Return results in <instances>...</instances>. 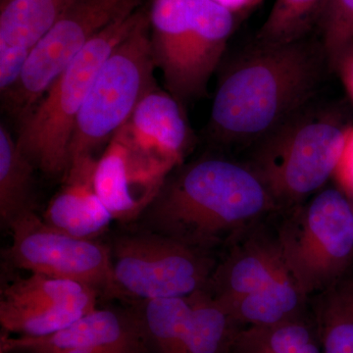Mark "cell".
Segmentation results:
<instances>
[{
    "mask_svg": "<svg viewBox=\"0 0 353 353\" xmlns=\"http://www.w3.org/2000/svg\"><path fill=\"white\" fill-rule=\"evenodd\" d=\"M331 71L314 34L294 43L254 41L219 79L209 134L224 145H253L315 101Z\"/></svg>",
    "mask_w": 353,
    "mask_h": 353,
    "instance_id": "cell-1",
    "label": "cell"
},
{
    "mask_svg": "<svg viewBox=\"0 0 353 353\" xmlns=\"http://www.w3.org/2000/svg\"><path fill=\"white\" fill-rule=\"evenodd\" d=\"M278 209L250 165L204 157L168 176L145 212L152 232L208 252Z\"/></svg>",
    "mask_w": 353,
    "mask_h": 353,
    "instance_id": "cell-2",
    "label": "cell"
},
{
    "mask_svg": "<svg viewBox=\"0 0 353 353\" xmlns=\"http://www.w3.org/2000/svg\"><path fill=\"white\" fill-rule=\"evenodd\" d=\"M350 127L338 111L312 102L253 145L248 164L278 208L289 210L333 178Z\"/></svg>",
    "mask_w": 353,
    "mask_h": 353,
    "instance_id": "cell-3",
    "label": "cell"
},
{
    "mask_svg": "<svg viewBox=\"0 0 353 353\" xmlns=\"http://www.w3.org/2000/svg\"><path fill=\"white\" fill-rule=\"evenodd\" d=\"M146 12L145 7H141L95 37L21 121L17 145L46 175L64 176L77 117L95 77L109 55L131 34Z\"/></svg>",
    "mask_w": 353,
    "mask_h": 353,
    "instance_id": "cell-4",
    "label": "cell"
},
{
    "mask_svg": "<svg viewBox=\"0 0 353 353\" xmlns=\"http://www.w3.org/2000/svg\"><path fill=\"white\" fill-rule=\"evenodd\" d=\"M154 69L148 10L95 77L77 117L69 165L95 158L99 150L108 146L126 125L141 99L157 87Z\"/></svg>",
    "mask_w": 353,
    "mask_h": 353,
    "instance_id": "cell-5",
    "label": "cell"
},
{
    "mask_svg": "<svg viewBox=\"0 0 353 353\" xmlns=\"http://www.w3.org/2000/svg\"><path fill=\"white\" fill-rule=\"evenodd\" d=\"M289 210L276 240L288 272L308 297L341 280L352 263L353 205L331 188Z\"/></svg>",
    "mask_w": 353,
    "mask_h": 353,
    "instance_id": "cell-6",
    "label": "cell"
},
{
    "mask_svg": "<svg viewBox=\"0 0 353 353\" xmlns=\"http://www.w3.org/2000/svg\"><path fill=\"white\" fill-rule=\"evenodd\" d=\"M141 4L143 0H72L32 50L16 82L2 94L7 110L24 119L95 37Z\"/></svg>",
    "mask_w": 353,
    "mask_h": 353,
    "instance_id": "cell-7",
    "label": "cell"
},
{
    "mask_svg": "<svg viewBox=\"0 0 353 353\" xmlns=\"http://www.w3.org/2000/svg\"><path fill=\"white\" fill-rule=\"evenodd\" d=\"M110 250L117 296L138 301L189 296L216 267L208 252L157 232L121 236Z\"/></svg>",
    "mask_w": 353,
    "mask_h": 353,
    "instance_id": "cell-8",
    "label": "cell"
},
{
    "mask_svg": "<svg viewBox=\"0 0 353 353\" xmlns=\"http://www.w3.org/2000/svg\"><path fill=\"white\" fill-rule=\"evenodd\" d=\"M8 229L12 239L4 255L14 266L117 296L109 246L55 229L34 209L18 216Z\"/></svg>",
    "mask_w": 353,
    "mask_h": 353,
    "instance_id": "cell-9",
    "label": "cell"
},
{
    "mask_svg": "<svg viewBox=\"0 0 353 353\" xmlns=\"http://www.w3.org/2000/svg\"><path fill=\"white\" fill-rule=\"evenodd\" d=\"M175 168L119 131L97 158L94 187L114 220L131 222L152 205Z\"/></svg>",
    "mask_w": 353,
    "mask_h": 353,
    "instance_id": "cell-10",
    "label": "cell"
},
{
    "mask_svg": "<svg viewBox=\"0 0 353 353\" xmlns=\"http://www.w3.org/2000/svg\"><path fill=\"white\" fill-rule=\"evenodd\" d=\"M145 345L134 313L94 308L48 336L30 338L2 334L0 353H48L74 348Z\"/></svg>",
    "mask_w": 353,
    "mask_h": 353,
    "instance_id": "cell-11",
    "label": "cell"
},
{
    "mask_svg": "<svg viewBox=\"0 0 353 353\" xmlns=\"http://www.w3.org/2000/svg\"><path fill=\"white\" fill-rule=\"evenodd\" d=\"M150 43L166 90L183 105L188 61L201 14V0H152Z\"/></svg>",
    "mask_w": 353,
    "mask_h": 353,
    "instance_id": "cell-12",
    "label": "cell"
},
{
    "mask_svg": "<svg viewBox=\"0 0 353 353\" xmlns=\"http://www.w3.org/2000/svg\"><path fill=\"white\" fill-rule=\"evenodd\" d=\"M121 131L143 150L176 167L183 163L192 143L185 106L157 85L141 99Z\"/></svg>",
    "mask_w": 353,
    "mask_h": 353,
    "instance_id": "cell-13",
    "label": "cell"
},
{
    "mask_svg": "<svg viewBox=\"0 0 353 353\" xmlns=\"http://www.w3.org/2000/svg\"><path fill=\"white\" fill-rule=\"evenodd\" d=\"M97 162L88 158L69 165L63 187L43 216L51 227L88 240H95L108 230L114 219L95 190Z\"/></svg>",
    "mask_w": 353,
    "mask_h": 353,
    "instance_id": "cell-14",
    "label": "cell"
},
{
    "mask_svg": "<svg viewBox=\"0 0 353 353\" xmlns=\"http://www.w3.org/2000/svg\"><path fill=\"white\" fill-rule=\"evenodd\" d=\"M285 272L276 238L255 234L234 246L216 265L206 289L220 301H232L264 287Z\"/></svg>",
    "mask_w": 353,
    "mask_h": 353,
    "instance_id": "cell-15",
    "label": "cell"
},
{
    "mask_svg": "<svg viewBox=\"0 0 353 353\" xmlns=\"http://www.w3.org/2000/svg\"><path fill=\"white\" fill-rule=\"evenodd\" d=\"M72 0H7L0 11V57L24 64Z\"/></svg>",
    "mask_w": 353,
    "mask_h": 353,
    "instance_id": "cell-16",
    "label": "cell"
},
{
    "mask_svg": "<svg viewBox=\"0 0 353 353\" xmlns=\"http://www.w3.org/2000/svg\"><path fill=\"white\" fill-rule=\"evenodd\" d=\"M306 299L289 272H285L254 292L232 301H219L246 328L272 326L299 317L304 314Z\"/></svg>",
    "mask_w": 353,
    "mask_h": 353,
    "instance_id": "cell-17",
    "label": "cell"
},
{
    "mask_svg": "<svg viewBox=\"0 0 353 353\" xmlns=\"http://www.w3.org/2000/svg\"><path fill=\"white\" fill-rule=\"evenodd\" d=\"M190 299L192 313L181 353H231L243 327L206 288Z\"/></svg>",
    "mask_w": 353,
    "mask_h": 353,
    "instance_id": "cell-18",
    "label": "cell"
},
{
    "mask_svg": "<svg viewBox=\"0 0 353 353\" xmlns=\"http://www.w3.org/2000/svg\"><path fill=\"white\" fill-rule=\"evenodd\" d=\"M134 312L146 345L157 353H181L189 327L190 296L139 301Z\"/></svg>",
    "mask_w": 353,
    "mask_h": 353,
    "instance_id": "cell-19",
    "label": "cell"
},
{
    "mask_svg": "<svg viewBox=\"0 0 353 353\" xmlns=\"http://www.w3.org/2000/svg\"><path fill=\"white\" fill-rule=\"evenodd\" d=\"M36 169L6 127H0V219L8 228L18 216L32 210Z\"/></svg>",
    "mask_w": 353,
    "mask_h": 353,
    "instance_id": "cell-20",
    "label": "cell"
},
{
    "mask_svg": "<svg viewBox=\"0 0 353 353\" xmlns=\"http://www.w3.org/2000/svg\"><path fill=\"white\" fill-rule=\"evenodd\" d=\"M315 299L322 353H353V279H341Z\"/></svg>",
    "mask_w": 353,
    "mask_h": 353,
    "instance_id": "cell-21",
    "label": "cell"
},
{
    "mask_svg": "<svg viewBox=\"0 0 353 353\" xmlns=\"http://www.w3.org/2000/svg\"><path fill=\"white\" fill-rule=\"evenodd\" d=\"M231 353H322L314 319L301 315L264 327L241 330Z\"/></svg>",
    "mask_w": 353,
    "mask_h": 353,
    "instance_id": "cell-22",
    "label": "cell"
},
{
    "mask_svg": "<svg viewBox=\"0 0 353 353\" xmlns=\"http://www.w3.org/2000/svg\"><path fill=\"white\" fill-rule=\"evenodd\" d=\"M330 0H275L255 41L294 43L316 34Z\"/></svg>",
    "mask_w": 353,
    "mask_h": 353,
    "instance_id": "cell-23",
    "label": "cell"
},
{
    "mask_svg": "<svg viewBox=\"0 0 353 353\" xmlns=\"http://www.w3.org/2000/svg\"><path fill=\"white\" fill-rule=\"evenodd\" d=\"M99 292L75 281L31 273L19 279L2 292L1 301L21 304L75 305L94 310Z\"/></svg>",
    "mask_w": 353,
    "mask_h": 353,
    "instance_id": "cell-24",
    "label": "cell"
},
{
    "mask_svg": "<svg viewBox=\"0 0 353 353\" xmlns=\"http://www.w3.org/2000/svg\"><path fill=\"white\" fill-rule=\"evenodd\" d=\"M88 312L75 305L21 304L0 299L2 329L18 336L39 338L57 333Z\"/></svg>",
    "mask_w": 353,
    "mask_h": 353,
    "instance_id": "cell-25",
    "label": "cell"
},
{
    "mask_svg": "<svg viewBox=\"0 0 353 353\" xmlns=\"http://www.w3.org/2000/svg\"><path fill=\"white\" fill-rule=\"evenodd\" d=\"M316 34L334 71L341 55L353 46V0H330Z\"/></svg>",
    "mask_w": 353,
    "mask_h": 353,
    "instance_id": "cell-26",
    "label": "cell"
},
{
    "mask_svg": "<svg viewBox=\"0 0 353 353\" xmlns=\"http://www.w3.org/2000/svg\"><path fill=\"white\" fill-rule=\"evenodd\" d=\"M333 178L340 190L353 199V126L348 128L340 160L336 165Z\"/></svg>",
    "mask_w": 353,
    "mask_h": 353,
    "instance_id": "cell-27",
    "label": "cell"
},
{
    "mask_svg": "<svg viewBox=\"0 0 353 353\" xmlns=\"http://www.w3.org/2000/svg\"><path fill=\"white\" fill-rule=\"evenodd\" d=\"M334 71L340 76L341 83L353 102V46L341 55Z\"/></svg>",
    "mask_w": 353,
    "mask_h": 353,
    "instance_id": "cell-28",
    "label": "cell"
},
{
    "mask_svg": "<svg viewBox=\"0 0 353 353\" xmlns=\"http://www.w3.org/2000/svg\"><path fill=\"white\" fill-rule=\"evenodd\" d=\"M217 3L221 4L229 9L239 17L252 10L254 7L259 6L263 0H214Z\"/></svg>",
    "mask_w": 353,
    "mask_h": 353,
    "instance_id": "cell-29",
    "label": "cell"
},
{
    "mask_svg": "<svg viewBox=\"0 0 353 353\" xmlns=\"http://www.w3.org/2000/svg\"><path fill=\"white\" fill-rule=\"evenodd\" d=\"M143 347L141 345H119V347H83L74 350H59L48 353H121L130 348Z\"/></svg>",
    "mask_w": 353,
    "mask_h": 353,
    "instance_id": "cell-30",
    "label": "cell"
},
{
    "mask_svg": "<svg viewBox=\"0 0 353 353\" xmlns=\"http://www.w3.org/2000/svg\"><path fill=\"white\" fill-rule=\"evenodd\" d=\"M121 353H143V347H134L130 348V350H125V352Z\"/></svg>",
    "mask_w": 353,
    "mask_h": 353,
    "instance_id": "cell-31",
    "label": "cell"
},
{
    "mask_svg": "<svg viewBox=\"0 0 353 353\" xmlns=\"http://www.w3.org/2000/svg\"><path fill=\"white\" fill-rule=\"evenodd\" d=\"M6 1L7 0H1V4L6 3Z\"/></svg>",
    "mask_w": 353,
    "mask_h": 353,
    "instance_id": "cell-32",
    "label": "cell"
},
{
    "mask_svg": "<svg viewBox=\"0 0 353 353\" xmlns=\"http://www.w3.org/2000/svg\"><path fill=\"white\" fill-rule=\"evenodd\" d=\"M7 353H25V352H7Z\"/></svg>",
    "mask_w": 353,
    "mask_h": 353,
    "instance_id": "cell-33",
    "label": "cell"
},
{
    "mask_svg": "<svg viewBox=\"0 0 353 353\" xmlns=\"http://www.w3.org/2000/svg\"><path fill=\"white\" fill-rule=\"evenodd\" d=\"M350 201H352V205H353V199H350Z\"/></svg>",
    "mask_w": 353,
    "mask_h": 353,
    "instance_id": "cell-34",
    "label": "cell"
}]
</instances>
